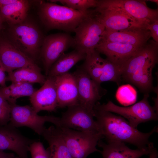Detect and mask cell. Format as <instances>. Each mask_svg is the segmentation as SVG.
<instances>
[{"label":"cell","mask_w":158,"mask_h":158,"mask_svg":"<svg viewBox=\"0 0 158 158\" xmlns=\"http://www.w3.org/2000/svg\"><path fill=\"white\" fill-rule=\"evenodd\" d=\"M94 111L96 121L107 142H127L141 150L154 148L153 143L149 141V138L153 133L157 131L156 127L149 132L143 133L132 127L122 116L102 109L97 104L94 107Z\"/></svg>","instance_id":"obj_1"},{"label":"cell","mask_w":158,"mask_h":158,"mask_svg":"<svg viewBox=\"0 0 158 158\" xmlns=\"http://www.w3.org/2000/svg\"><path fill=\"white\" fill-rule=\"evenodd\" d=\"M73 10L64 6L51 2L40 1L39 15L48 30L58 29L66 32H74L80 23L90 13Z\"/></svg>","instance_id":"obj_2"},{"label":"cell","mask_w":158,"mask_h":158,"mask_svg":"<svg viewBox=\"0 0 158 158\" xmlns=\"http://www.w3.org/2000/svg\"><path fill=\"white\" fill-rule=\"evenodd\" d=\"M7 39L15 46L34 61L39 55L45 37L38 28L26 19L9 25Z\"/></svg>","instance_id":"obj_3"},{"label":"cell","mask_w":158,"mask_h":158,"mask_svg":"<svg viewBox=\"0 0 158 158\" xmlns=\"http://www.w3.org/2000/svg\"><path fill=\"white\" fill-rule=\"evenodd\" d=\"M158 60V44L149 40L122 66V80L136 86L143 72L150 67L155 66Z\"/></svg>","instance_id":"obj_4"},{"label":"cell","mask_w":158,"mask_h":158,"mask_svg":"<svg viewBox=\"0 0 158 158\" xmlns=\"http://www.w3.org/2000/svg\"><path fill=\"white\" fill-rule=\"evenodd\" d=\"M105 28L95 16L93 10L75 29V50L85 54L95 50L102 40Z\"/></svg>","instance_id":"obj_5"},{"label":"cell","mask_w":158,"mask_h":158,"mask_svg":"<svg viewBox=\"0 0 158 158\" xmlns=\"http://www.w3.org/2000/svg\"><path fill=\"white\" fill-rule=\"evenodd\" d=\"M59 128L72 158H86L93 152H101L96 148L98 141L104 138L100 132Z\"/></svg>","instance_id":"obj_6"},{"label":"cell","mask_w":158,"mask_h":158,"mask_svg":"<svg viewBox=\"0 0 158 158\" xmlns=\"http://www.w3.org/2000/svg\"><path fill=\"white\" fill-rule=\"evenodd\" d=\"M95 8L119 10L135 20L146 30L149 24L158 20V9L149 8L144 1L99 0Z\"/></svg>","instance_id":"obj_7"},{"label":"cell","mask_w":158,"mask_h":158,"mask_svg":"<svg viewBox=\"0 0 158 158\" xmlns=\"http://www.w3.org/2000/svg\"><path fill=\"white\" fill-rule=\"evenodd\" d=\"M149 94H145L141 101L129 107L119 106L110 101L106 104H101L98 102L97 104L104 111L120 115L126 119L132 127L136 128L140 123L158 120L157 108L149 104Z\"/></svg>","instance_id":"obj_8"},{"label":"cell","mask_w":158,"mask_h":158,"mask_svg":"<svg viewBox=\"0 0 158 158\" xmlns=\"http://www.w3.org/2000/svg\"><path fill=\"white\" fill-rule=\"evenodd\" d=\"M10 118L8 123L16 127H26L39 135L46 128V122L51 123L60 127V118L53 116H41L38 114L32 106L11 104Z\"/></svg>","instance_id":"obj_9"},{"label":"cell","mask_w":158,"mask_h":158,"mask_svg":"<svg viewBox=\"0 0 158 158\" xmlns=\"http://www.w3.org/2000/svg\"><path fill=\"white\" fill-rule=\"evenodd\" d=\"M74 46V38L67 32L53 34L44 37L39 56L46 76L54 62L68 49Z\"/></svg>","instance_id":"obj_10"},{"label":"cell","mask_w":158,"mask_h":158,"mask_svg":"<svg viewBox=\"0 0 158 158\" xmlns=\"http://www.w3.org/2000/svg\"><path fill=\"white\" fill-rule=\"evenodd\" d=\"M73 74L77 82L79 104L95 114L94 108L106 90L92 79L81 65Z\"/></svg>","instance_id":"obj_11"},{"label":"cell","mask_w":158,"mask_h":158,"mask_svg":"<svg viewBox=\"0 0 158 158\" xmlns=\"http://www.w3.org/2000/svg\"><path fill=\"white\" fill-rule=\"evenodd\" d=\"M95 114L79 104L68 107L60 118V127L79 131H95L101 132L94 119Z\"/></svg>","instance_id":"obj_12"},{"label":"cell","mask_w":158,"mask_h":158,"mask_svg":"<svg viewBox=\"0 0 158 158\" xmlns=\"http://www.w3.org/2000/svg\"><path fill=\"white\" fill-rule=\"evenodd\" d=\"M35 140L25 136L8 123L0 126V151L10 150L19 158H28L29 146Z\"/></svg>","instance_id":"obj_13"},{"label":"cell","mask_w":158,"mask_h":158,"mask_svg":"<svg viewBox=\"0 0 158 158\" xmlns=\"http://www.w3.org/2000/svg\"><path fill=\"white\" fill-rule=\"evenodd\" d=\"M94 13L105 30L122 31L144 29L135 20L117 9L95 8Z\"/></svg>","instance_id":"obj_14"},{"label":"cell","mask_w":158,"mask_h":158,"mask_svg":"<svg viewBox=\"0 0 158 158\" xmlns=\"http://www.w3.org/2000/svg\"><path fill=\"white\" fill-rule=\"evenodd\" d=\"M37 65L7 38L0 37V66L8 73L24 67Z\"/></svg>","instance_id":"obj_15"},{"label":"cell","mask_w":158,"mask_h":158,"mask_svg":"<svg viewBox=\"0 0 158 158\" xmlns=\"http://www.w3.org/2000/svg\"><path fill=\"white\" fill-rule=\"evenodd\" d=\"M32 106L37 113L41 111H55L58 100L54 77L47 76L42 86L30 97Z\"/></svg>","instance_id":"obj_16"},{"label":"cell","mask_w":158,"mask_h":158,"mask_svg":"<svg viewBox=\"0 0 158 158\" xmlns=\"http://www.w3.org/2000/svg\"><path fill=\"white\" fill-rule=\"evenodd\" d=\"M58 108L79 104L77 82L73 74L68 72L54 77Z\"/></svg>","instance_id":"obj_17"},{"label":"cell","mask_w":158,"mask_h":158,"mask_svg":"<svg viewBox=\"0 0 158 158\" xmlns=\"http://www.w3.org/2000/svg\"><path fill=\"white\" fill-rule=\"evenodd\" d=\"M140 48L129 44L102 41L95 50L99 54L105 55L107 59L121 68Z\"/></svg>","instance_id":"obj_18"},{"label":"cell","mask_w":158,"mask_h":158,"mask_svg":"<svg viewBox=\"0 0 158 158\" xmlns=\"http://www.w3.org/2000/svg\"><path fill=\"white\" fill-rule=\"evenodd\" d=\"M149 30L143 29L104 32L102 41L120 43L140 48L146 44L151 37Z\"/></svg>","instance_id":"obj_19"},{"label":"cell","mask_w":158,"mask_h":158,"mask_svg":"<svg viewBox=\"0 0 158 158\" xmlns=\"http://www.w3.org/2000/svg\"><path fill=\"white\" fill-rule=\"evenodd\" d=\"M97 145L102 149L100 152L103 158H139L144 155H148L153 149L132 150L123 142L109 141L105 143L101 140Z\"/></svg>","instance_id":"obj_20"},{"label":"cell","mask_w":158,"mask_h":158,"mask_svg":"<svg viewBox=\"0 0 158 158\" xmlns=\"http://www.w3.org/2000/svg\"><path fill=\"white\" fill-rule=\"evenodd\" d=\"M42 135L48 143L49 158H72L59 127L52 126L45 128Z\"/></svg>","instance_id":"obj_21"},{"label":"cell","mask_w":158,"mask_h":158,"mask_svg":"<svg viewBox=\"0 0 158 158\" xmlns=\"http://www.w3.org/2000/svg\"><path fill=\"white\" fill-rule=\"evenodd\" d=\"M29 7L28 1L17 0L0 8V16L9 25L18 24L26 19Z\"/></svg>","instance_id":"obj_22"},{"label":"cell","mask_w":158,"mask_h":158,"mask_svg":"<svg viewBox=\"0 0 158 158\" xmlns=\"http://www.w3.org/2000/svg\"><path fill=\"white\" fill-rule=\"evenodd\" d=\"M46 78L42 73L40 68L37 65L21 68L8 73L6 81L12 83H38L42 85Z\"/></svg>","instance_id":"obj_23"},{"label":"cell","mask_w":158,"mask_h":158,"mask_svg":"<svg viewBox=\"0 0 158 158\" xmlns=\"http://www.w3.org/2000/svg\"><path fill=\"white\" fill-rule=\"evenodd\" d=\"M85 54L75 50L64 53L52 65L46 76L54 77L67 73L78 62L85 60Z\"/></svg>","instance_id":"obj_24"},{"label":"cell","mask_w":158,"mask_h":158,"mask_svg":"<svg viewBox=\"0 0 158 158\" xmlns=\"http://www.w3.org/2000/svg\"><path fill=\"white\" fill-rule=\"evenodd\" d=\"M32 84L12 83L8 86L0 87V93L10 104H16L20 97L30 96L36 90Z\"/></svg>","instance_id":"obj_25"},{"label":"cell","mask_w":158,"mask_h":158,"mask_svg":"<svg viewBox=\"0 0 158 158\" xmlns=\"http://www.w3.org/2000/svg\"><path fill=\"white\" fill-rule=\"evenodd\" d=\"M100 54L95 50L87 54L81 65L90 78L97 83L102 74L104 59Z\"/></svg>","instance_id":"obj_26"},{"label":"cell","mask_w":158,"mask_h":158,"mask_svg":"<svg viewBox=\"0 0 158 158\" xmlns=\"http://www.w3.org/2000/svg\"><path fill=\"white\" fill-rule=\"evenodd\" d=\"M121 67L107 59H104L102 74L97 83L100 84L106 81H112L119 85L122 80Z\"/></svg>","instance_id":"obj_27"},{"label":"cell","mask_w":158,"mask_h":158,"mask_svg":"<svg viewBox=\"0 0 158 158\" xmlns=\"http://www.w3.org/2000/svg\"><path fill=\"white\" fill-rule=\"evenodd\" d=\"M117 100L125 106L132 105L136 101L137 92L130 84L122 85L118 89L116 95Z\"/></svg>","instance_id":"obj_28"},{"label":"cell","mask_w":158,"mask_h":158,"mask_svg":"<svg viewBox=\"0 0 158 158\" xmlns=\"http://www.w3.org/2000/svg\"><path fill=\"white\" fill-rule=\"evenodd\" d=\"M50 2H59L72 9L83 13H87L91 8H95L98 0H51Z\"/></svg>","instance_id":"obj_29"},{"label":"cell","mask_w":158,"mask_h":158,"mask_svg":"<svg viewBox=\"0 0 158 158\" xmlns=\"http://www.w3.org/2000/svg\"><path fill=\"white\" fill-rule=\"evenodd\" d=\"M155 66L147 68L143 73L137 85L140 91L145 94L148 93L154 89L153 85L152 70Z\"/></svg>","instance_id":"obj_30"},{"label":"cell","mask_w":158,"mask_h":158,"mask_svg":"<svg viewBox=\"0 0 158 158\" xmlns=\"http://www.w3.org/2000/svg\"><path fill=\"white\" fill-rule=\"evenodd\" d=\"M11 105L0 93V126H4L9 122Z\"/></svg>","instance_id":"obj_31"},{"label":"cell","mask_w":158,"mask_h":158,"mask_svg":"<svg viewBox=\"0 0 158 158\" xmlns=\"http://www.w3.org/2000/svg\"><path fill=\"white\" fill-rule=\"evenodd\" d=\"M29 151L31 158H49L48 150L40 141L35 140L29 146Z\"/></svg>","instance_id":"obj_32"},{"label":"cell","mask_w":158,"mask_h":158,"mask_svg":"<svg viewBox=\"0 0 158 158\" xmlns=\"http://www.w3.org/2000/svg\"><path fill=\"white\" fill-rule=\"evenodd\" d=\"M147 30L150 31L151 37L152 38L153 40L158 44V20L149 24Z\"/></svg>","instance_id":"obj_33"},{"label":"cell","mask_w":158,"mask_h":158,"mask_svg":"<svg viewBox=\"0 0 158 158\" xmlns=\"http://www.w3.org/2000/svg\"><path fill=\"white\" fill-rule=\"evenodd\" d=\"M5 72L0 66V85L1 87L6 86V77Z\"/></svg>","instance_id":"obj_34"},{"label":"cell","mask_w":158,"mask_h":158,"mask_svg":"<svg viewBox=\"0 0 158 158\" xmlns=\"http://www.w3.org/2000/svg\"><path fill=\"white\" fill-rule=\"evenodd\" d=\"M17 0H0V8L13 3Z\"/></svg>","instance_id":"obj_35"},{"label":"cell","mask_w":158,"mask_h":158,"mask_svg":"<svg viewBox=\"0 0 158 158\" xmlns=\"http://www.w3.org/2000/svg\"><path fill=\"white\" fill-rule=\"evenodd\" d=\"M15 157V155L13 153H6L4 152V151H0V158H12Z\"/></svg>","instance_id":"obj_36"},{"label":"cell","mask_w":158,"mask_h":158,"mask_svg":"<svg viewBox=\"0 0 158 158\" xmlns=\"http://www.w3.org/2000/svg\"><path fill=\"white\" fill-rule=\"evenodd\" d=\"M148 155L150 158H157L158 154L157 150L154 148L151 151Z\"/></svg>","instance_id":"obj_37"},{"label":"cell","mask_w":158,"mask_h":158,"mask_svg":"<svg viewBox=\"0 0 158 158\" xmlns=\"http://www.w3.org/2000/svg\"><path fill=\"white\" fill-rule=\"evenodd\" d=\"M3 22H4L0 16V31L3 28Z\"/></svg>","instance_id":"obj_38"},{"label":"cell","mask_w":158,"mask_h":158,"mask_svg":"<svg viewBox=\"0 0 158 158\" xmlns=\"http://www.w3.org/2000/svg\"><path fill=\"white\" fill-rule=\"evenodd\" d=\"M149 1H151L152 2H154V3H156L157 4H158V0H149Z\"/></svg>","instance_id":"obj_39"},{"label":"cell","mask_w":158,"mask_h":158,"mask_svg":"<svg viewBox=\"0 0 158 158\" xmlns=\"http://www.w3.org/2000/svg\"><path fill=\"white\" fill-rule=\"evenodd\" d=\"M19 158V157L18 156V157H12V158L1 157V158Z\"/></svg>","instance_id":"obj_40"}]
</instances>
